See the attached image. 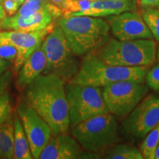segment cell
I'll return each mask as SVG.
<instances>
[{"instance_id":"cell-1","label":"cell","mask_w":159,"mask_h":159,"mask_svg":"<svg viewBox=\"0 0 159 159\" xmlns=\"http://www.w3.org/2000/svg\"><path fill=\"white\" fill-rule=\"evenodd\" d=\"M65 84L57 75L41 74L23 91V100L49 125L52 136L70 128Z\"/></svg>"},{"instance_id":"cell-2","label":"cell","mask_w":159,"mask_h":159,"mask_svg":"<svg viewBox=\"0 0 159 159\" xmlns=\"http://www.w3.org/2000/svg\"><path fill=\"white\" fill-rule=\"evenodd\" d=\"M58 25L76 56L96 50L109 39L110 27L101 17L62 16Z\"/></svg>"},{"instance_id":"cell-3","label":"cell","mask_w":159,"mask_h":159,"mask_svg":"<svg viewBox=\"0 0 159 159\" xmlns=\"http://www.w3.org/2000/svg\"><path fill=\"white\" fill-rule=\"evenodd\" d=\"M147 68L148 66L128 67L108 65L99 60L92 51L83 57L77 74L69 82L99 88L122 80L144 82L148 72Z\"/></svg>"},{"instance_id":"cell-4","label":"cell","mask_w":159,"mask_h":159,"mask_svg":"<svg viewBox=\"0 0 159 159\" xmlns=\"http://www.w3.org/2000/svg\"><path fill=\"white\" fill-rule=\"evenodd\" d=\"M96 50L94 54L107 64L128 67H148L156 61L157 52L156 43L152 39H109Z\"/></svg>"},{"instance_id":"cell-5","label":"cell","mask_w":159,"mask_h":159,"mask_svg":"<svg viewBox=\"0 0 159 159\" xmlns=\"http://www.w3.org/2000/svg\"><path fill=\"white\" fill-rule=\"evenodd\" d=\"M71 134L83 149L98 153L119 142L116 117L102 114L94 116L71 128Z\"/></svg>"},{"instance_id":"cell-6","label":"cell","mask_w":159,"mask_h":159,"mask_svg":"<svg viewBox=\"0 0 159 159\" xmlns=\"http://www.w3.org/2000/svg\"><path fill=\"white\" fill-rule=\"evenodd\" d=\"M41 47L46 57V67L43 74L52 73L65 83L70 81L77 74L80 63L59 25L55 26L45 37Z\"/></svg>"},{"instance_id":"cell-7","label":"cell","mask_w":159,"mask_h":159,"mask_svg":"<svg viewBox=\"0 0 159 159\" xmlns=\"http://www.w3.org/2000/svg\"><path fill=\"white\" fill-rule=\"evenodd\" d=\"M65 90L70 128L96 115L110 113L99 87L67 82Z\"/></svg>"},{"instance_id":"cell-8","label":"cell","mask_w":159,"mask_h":159,"mask_svg":"<svg viewBox=\"0 0 159 159\" xmlns=\"http://www.w3.org/2000/svg\"><path fill=\"white\" fill-rule=\"evenodd\" d=\"M144 82L122 80L103 87V98L109 112L119 119H124L148 94Z\"/></svg>"},{"instance_id":"cell-9","label":"cell","mask_w":159,"mask_h":159,"mask_svg":"<svg viewBox=\"0 0 159 159\" xmlns=\"http://www.w3.org/2000/svg\"><path fill=\"white\" fill-rule=\"evenodd\" d=\"M159 124V98L150 94L125 117L122 128L129 136L139 139L146 136Z\"/></svg>"},{"instance_id":"cell-10","label":"cell","mask_w":159,"mask_h":159,"mask_svg":"<svg viewBox=\"0 0 159 159\" xmlns=\"http://www.w3.org/2000/svg\"><path fill=\"white\" fill-rule=\"evenodd\" d=\"M16 112L28 141L33 158L39 159L52 136L50 127L24 100L19 102Z\"/></svg>"},{"instance_id":"cell-11","label":"cell","mask_w":159,"mask_h":159,"mask_svg":"<svg viewBox=\"0 0 159 159\" xmlns=\"http://www.w3.org/2000/svg\"><path fill=\"white\" fill-rule=\"evenodd\" d=\"M55 26V24L52 22L46 28L35 32L0 30V42L7 41L17 49V55L13 64L14 72H18L24 63L41 45L45 37Z\"/></svg>"},{"instance_id":"cell-12","label":"cell","mask_w":159,"mask_h":159,"mask_svg":"<svg viewBox=\"0 0 159 159\" xmlns=\"http://www.w3.org/2000/svg\"><path fill=\"white\" fill-rule=\"evenodd\" d=\"M106 21L112 34L119 41L153 39L142 14L136 10L109 16Z\"/></svg>"},{"instance_id":"cell-13","label":"cell","mask_w":159,"mask_h":159,"mask_svg":"<svg viewBox=\"0 0 159 159\" xmlns=\"http://www.w3.org/2000/svg\"><path fill=\"white\" fill-rule=\"evenodd\" d=\"M63 16L61 11H40L29 16L15 14L2 21V30L22 32L41 30Z\"/></svg>"},{"instance_id":"cell-14","label":"cell","mask_w":159,"mask_h":159,"mask_svg":"<svg viewBox=\"0 0 159 159\" xmlns=\"http://www.w3.org/2000/svg\"><path fill=\"white\" fill-rule=\"evenodd\" d=\"M81 146L74 137L66 134L52 136L40 159H75L82 156Z\"/></svg>"},{"instance_id":"cell-15","label":"cell","mask_w":159,"mask_h":159,"mask_svg":"<svg viewBox=\"0 0 159 159\" xmlns=\"http://www.w3.org/2000/svg\"><path fill=\"white\" fill-rule=\"evenodd\" d=\"M137 8V0H99L91 2L90 7L85 11L71 13L63 16H89L94 17H108L118 15Z\"/></svg>"},{"instance_id":"cell-16","label":"cell","mask_w":159,"mask_h":159,"mask_svg":"<svg viewBox=\"0 0 159 159\" xmlns=\"http://www.w3.org/2000/svg\"><path fill=\"white\" fill-rule=\"evenodd\" d=\"M46 67V57L41 45L32 53L18 71L16 85L23 91L33 80L41 75Z\"/></svg>"},{"instance_id":"cell-17","label":"cell","mask_w":159,"mask_h":159,"mask_svg":"<svg viewBox=\"0 0 159 159\" xmlns=\"http://www.w3.org/2000/svg\"><path fill=\"white\" fill-rule=\"evenodd\" d=\"M13 159H32L30 148L18 114L13 116Z\"/></svg>"},{"instance_id":"cell-18","label":"cell","mask_w":159,"mask_h":159,"mask_svg":"<svg viewBox=\"0 0 159 159\" xmlns=\"http://www.w3.org/2000/svg\"><path fill=\"white\" fill-rule=\"evenodd\" d=\"M13 155V116L0 124V158L11 159Z\"/></svg>"},{"instance_id":"cell-19","label":"cell","mask_w":159,"mask_h":159,"mask_svg":"<svg viewBox=\"0 0 159 159\" xmlns=\"http://www.w3.org/2000/svg\"><path fill=\"white\" fill-rule=\"evenodd\" d=\"M105 158L108 159H143L142 152L136 147L129 144H118L107 151Z\"/></svg>"},{"instance_id":"cell-20","label":"cell","mask_w":159,"mask_h":159,"mask_svg":"<svg viewBox=\"0 0 159 159\" xmlns=\"http://www.w3.org/2000/svg\"><path fill=\"white\" fill-rule=\"evenodd\" d=\"M46 11H61V10L49 1H28L25 2L22 5L20 6L16 14L29 16L37 13V12Z\"/></svg>"},{"instance_id":"cell-21","label":"cell","mask_w":159,"mask_h":159,"mask_svg":"<svg viewBox=\"0 0 159 159\" xmlns=\"http://www.w3.org/2000/svg\"><path fill=\"white\" fill-rule=\"evenodd\" d=\"M159 143V124L147 134L140 146V151L144 158L155 159V152Z\"/></svg>"},{"instance_id":"cell-22","label":"cell","mask_w":159,"mask_h":159,"mask_svg":"<svg viewBox=\"0 0 159 159\" xmlns=\"http://www.w3.org/2000/svg\"><path fill=\"white\" fill-rule=\"evenodd\" d=\"M141 14L152 37L159 42V10L155 7H144Z\"/></svg>"},{"instance_id":"cell-23","label":"cell","mask_w":159,"mask_h":159,"mask_svg":"<svg viewBox=\"0 0 159 159\" xmlns=\"http://www.w3.org/2000/svg\"><path fill=\"white\" fill-rule=\"evenodd\" d=\"M13 116L11 95L7 91L0 95V124Z\"/></svg>"},{"instance_id":"cell-24","label":"cell","mask_w":159,"mask_h":159,"mask_svg":"<svg viewBox=\"0 0 159 159\" xmlns=\"http://www.w3.org/2000/svg\"><path fill=\"white\" fill-rule=\"evenodd\" d=\"M17 55V49L7 41L0 42V58L7 60L12 64L14 63Z\"/></svg>"},{"instance_id":"cell-25","label":"cell","mask_w":159,"mask_h":159,"mask_svg":"<svg viewBox=\"0 0 159 159\" xmlns=\"http://www.w3.org/2000/svg\"><path fill=\"white\" fill-rule=\"evenodd\" d=\"M145 77L148 86L152 90L159 91V64L155 66L150 71L147 72Z\"/></svg>"},{"instance_id":"cell-26","label":"cell","mask_w":159,"mask_h":159,"mask_svg":"<svg viewBox=\"0 0 159 159\" xmlns=\"http://www.w3.org/2000/svg\"><path fill=\"white\" fill-rule=\"evenodd\" d=\"M91 3V1H89V0H73L72 2L69 5L67 11L63 16L67 15L71 13H77V12L85 11L90 7Z\"/></svg>"},{"instance_id":"cell-27","label":"cell","mask_w":159,"mask_h":159,"mask_svg":"<svg viewBox=\"0 0 159 159\" xmlns=\"http://www.w3.org/2000/svg\"><path fill=\"white\" fill-rule=\"evenodd\" d=\"M2 5L6 16H12L16 14L21 5L14 0H2Z\"/></svg>"},{"instance_id":"cell-28","label":"cell","mask_w":159,"mask_h":159,"mask_svg":"<svg viewBox=\"0 0 159 159\" xmlns=\"http://www.w3.org/2000/svg\"><path fill=\"white\" fill-rule=\"evenodd\" d=\"M12 77H13V72L10 69L0 76V95L2 94L8 88Z\"/></svg>"},{"instance_id":"cell-29","label":"cell","mask_w":159,"mask_h":159,"mask_svg":"<svg viewBox=\"0 0 159 159\" xmlns=\"http://www.w3.org/2000/svg\"><path fill=\"white\" fill-rule=\"evenodd\" d=\"M49 1L61 9L63 15L67 11L73 0H49Z\"/></svg>"},{"instance_id":"cell-30","label":"cell","mask_w":159,"mask_h":159,"mask_svg":"<svg viewBox=\"0 0 159 159\" xmlns=\"http://www.w3.org/2000/svg\"><path fill=\"white\" fill-rule=\"evenodd\" d=\"M13 66V64L7 60L0 58V76L5 73L6 71L9 70L11 67Z\"/></svg>"},{"instance_id":"cell-31","label":"cell","mask_w":159,"mask_h":159,"mask_svg":"<svg viewBox=\"0 0 159 159\" xmlns=\"http://www.w3.org/2000/svg\"><path fill=\"white\" fill-rule=\"evenodd\" d=\"M144 7H157L159 4V0H139Z\"/></svg>"},{"instance_id":"cell-32","label":"cell","mask_w":159,"mask_h":159,"mask_svg":"<svg viewBox=\"0 0 159 159\" xmlns=\"http://www.w3.org/2000/svg\"><path fill=\"white\" fill-rule=\"evenodd\" d=\"M6 17V15L5 13V11H4L2 5V3L0 2V19H3L4 18Z\"/></svg>"},{"instance_id":"cell-33","label":"cell","mask_w":159,"mask_h":159,"mask_svg":"<svg viewBox=\"0 0 159 159\" xmlns=\"http://www.w3.org/2000/svg\"><path fill=\"white\" fill-rule=\"evenodd\" d=\"M155 159H159V143L156 148V152H155Z\"/></svg>"},{"instance_id":"cell-34","label":"cell","mask_w":159,"mask_h":159,"mask_svg":"<svg viewBox=\"0 0 159 159\" xmlns=\"http://www.w3.org/2000/svg\"><path fill=\"white\" fill-rule=\"evenodd\" d=\"M25 2H28V1H40V2H43V1H49V0H24Z\"/></svg>"},{"instance_id":"cell-35","label":"cell","mask_w":159,"mask_h":159,"mask_svg":"<svg viewBox=\"0 0 159 159\" xmlns=\"http://www.w3.org/2000/svg\"><path fill=\"white\" fill-rule=\"evenodd\" d=\"M14 1H16V2H19L20 4H21V5H22V4L24 3V0H14Z\"/></svg>"},{"instance_id":"cell-36","label":"cell","mask_w":159,"mask_h":159,"mask_svg":"<svg viewBox=\"0 0 159 159\" xmlns=\"http://www.w3.org/2000/svg\"><path fill=\"white\" fill-rule=\"evenodd\" d=\"M156 56H157V58H158V60L159 61V47H158V50H157V52H156Z\"/></svg>"},{"instance_id":"cell-37","label":"cell","mask_w":159,"mask_h":159,"mask_svg":"<svg viewBox=\"0 0 159 159\" xmlns=\"http://www.w3.org/2000/svg\"><path fill=\"white\" fill-rule=\"evenodd\" d=\"M2 19H0V30H2Z\"/></svg>"},{"instance_id":"cell-38","label":"cell","mask_w":159,"mask_h":159,"mask_svg":"<svg viewBox=\"0 0 159 159\" xmlns=\"http://www.w3.org/2000/svg\"><path fill=\"white\" fill-rule=\"evenodd\" d=\"M89 1H91V2H94V1H99V0H89Z\"/></svg>"},{"instance_id":"cell-39","label":"cell","mask_w":159,"mask_h":159,"mask_svg":"<svg viewBox=\"0 0 159 159\" xmlns=\"http://www.w3.org/2000/svg\"><path fill=\"white\" fill-rule=\"evenodd\" d=\"M157 7H158V9L159 10V4H158V6H157Z\"/></svg>"},{"instance_id":"cell-40","label":"cell","mask_w":159,"mask_h":159,"mask_svg":"<svg viewBox=\"0 0 159 159\" xmlns=\"http://www.w3.org/2000/svg\"><path fill=\"white\" fill-rule=\"evenodd\" d=\"M2 0H0V2L2 3Z\"/></svg>"}]
</instances>
